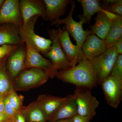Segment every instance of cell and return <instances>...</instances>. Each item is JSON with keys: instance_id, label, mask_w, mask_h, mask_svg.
<instances>
[{"instance_id": "6da1fadb", "label": "cell", "mask_w": 122, "mask_h": 122, "mask_svg": "<svg viewBox=\"0 0 122 122\" xmlns=\"http://www.w3.org/2000/svg\"><path fill=\"white\" fill-rule=\"evenodd\" d=\"M55 77L77 87L90 89L98 85L96 75L90 61L85 57L75 66L58 71Z\"/></svg>"}, {"instance_id": "7a4b0ae2", "label": "cell", "mask_w": 122, "mask_h": 122, "mask_svg": "<svg viewBox=\"0 0 122 122\" xmlns=\"http://www.w3.org/2000/svg\"><path fill=\"white\" fill-rule=\"evenodd\" d=\"M49 78V75L42 69L31 68L24 70L14 81V90L27 91L43 85Z\"/></svg>"}, {"instance_id": "3957f363", "label": "cell", "mask_w": 122, "mask_h": 122, "mask_svg": "<svg viewBox=\"0 0 122 122\" xmlns=\"http://www.w3.org/2000/svg\"><path fill=\"white\" fill-rule=\"evenodd\" d=\"M70 10L67 16L64 19H58L51 23L52 25H56L58 27L61 24L65 25L66 30L70 33L76 41V45L81 49L82 46L88 35L93 33L91 30H85L83 29V24L85 20L80 17V21L77 22L74 20L73 13L75 8V2L72 1L70 3Z\"/></svg>"}, {"instance_id": "277c9868", "label": "cell", "mask_w": 122, "mask_h": 122, "mask_svg": "<svg viewBox=\"0 0 122 122\" xmlns=\"http://www.w3.org/2000/svg\"><path fill=\"white\" fill-rule=\"evenodd\" d=\"M118 55L115 48L112 46L107 48L102 54L89 61L96 75L98 84H101L110 75Z\"/></svg>"}, {"instance_id": "5b68a950", "label": "cell", "mask_w": 122, "mask_h": 122, "mask_svg": "<svg viewBox=\"0 0 122 122\" xmlns=\"http://www.w3.org/2000/svg\"><path fill=\"white\" fill-rule=\"evenodd\" d=\"M39 17V16H35L29 19L20 27L19 34L22 41L27 40L35 49L44 55L50 50L52 41L50 39L42 37L35 33L34 26Z\"/></svg>"}, {"instance_id": "8992f818", "label": "cell", "mask_w": 122, "mask_h": 122, "mask_svg": "<svg viewBox=\"0 0 122 122\" xmlns=\"http://www.w3.org/2000/svg\"><path fill=\"white\" fill-rule=\"evenodd\" d=\"M48 34L52 44L50 50L44 55L50 59L57 71L65 70L72 67L61 46L58 29L50 30Z\"/></svg>"}, {"instance_id": "52a82bcc", "label": "cell", "mask_w": 122, "mask_h": 122, "mask_svg": "<svg viewBox=\"0 0 122 122\" xmlns=\"http://www.w3.org/2000/svg\"><path fill=\"white\" fill-rule=\"evenodd\" d=\"M77 115L92 118L96 114L99 102L89 89L77 87L74 91Z\"/></svg>"}, {"instance_id": "ba28073f", "label": "cell", "mask_w": 122, "mask_h": 122, "mask_svg": "<svg viewBox=\"0 0 122 122\" xmlns=\"http://www.w3.org/2000/svg\"><path fill=\"white\" fill-rule=\"evenodd\" d=\"M23 41L26 46V56L23 70L29 68H39L45 71L50 78L55 77L58 71L54 68L49 60L41 56L28 41L25 40Z\"/></svg>"}, {"instance_id": "9c48e42d", "label": "cell", "mask_w": 122, "mask_h": 122, "mask_svg": "<svg viewBox=\"0 0 122 122\" xmlns=\"http://www.w3.org/2000/svg\"><path fill=\"white\" fill-rule=\"evenodd\" d=\"M26 56V48L25 43L18 45L9 54L6 62V70L13 83L18 74L23 70Z\"/></svg>"}, {"instance_id": "30bf717a", "label": "cell", "mask_w": 122, "mask_h": 122, "mask_svg": "<svg viewBox=\"0 0 122 122\" xmlns=\"http://www.w3.org/2000/svg\"><path fill=\"white\" fill-rule=\"evenodd\" d=\"M101 85L107 104L116 109L122 99V83L110 75Z\"/></svg>"}, {"instance_id": "8fae6325", "label": "cell", "mask_w": 122, "mask_h": 122, "mask_svg": "<svg viewBox=\"0 0 122 122\" xmlns=\"http://www.w3.org/2000/svg\"><path fill=\"white\" fill-rule=\"evenodd\" d=\"M58 30L62 48L72 67L74 66L85 58L82 49L73 44L66 30L60 28Z\"/></svg>"}, {"instance_id": "7c38bea8", "label": "cell", "mask_w": 122, "mask_h": 122, "mask_svg": "<svg viewBox=\"0 0 122 122\" xmlns=\"http://www.w3.org/2000/svg\"><path fill=\"white\" fill-rule=\"evenodd\" d=\"M19 0H5L0 9V24H14L21 27L23 21Z\"/></svg>"}, {"instance_id": "4fadbf2b", "label": "cell", "mask_w": 122, "mask_h": 122, "mask_svg": "<svg viewBox=\"0 0 122 122\" xmlns=\"http://www.w3.org/2000/svg\"><path fill=\"white\" fill-rule=\"evenodd\" d=\"M74 94L70 95L65 97H60L48 95L41 94L37 100L45 114L48 122L59 110L61 107L71 99Z\"/></svg>"}, {"instance_id": "5bb4252c", "label": "cell", "mask_w": 122, "mask_h": 122, "mask_svg": "<svg viewBox=\"0 0 122 122\" xmlns=\"http://www.w3.org/2000/svg\"><path fill=\"white\" fill-rule=\"evenodd\" d=\"M23 25L35 16L41 17L46 20V6L42 0H20L19 2Z\"/></svg>"}, {"instance_id": "9a60e30c", "label": "cell", "mask_w": 122, "mask_h": 122, "mask_svg": "<svg viewBox=\"0 0 122 122\" xmlns=\"http://www.w3.org/2000/svg\"><path fill=\"white\" fill-rule=\"evenodd\" d=\"M107 49L105 40L100 39L93 33L88 35L81 47L85 57L89 61L102 54Z\"/></svg>"}, {"instance_id": "2e32d148", "label": "cell", "mask_w": 122, "mask_h": 122, "mask_svg": "<svg viewBox=\"0 0 122 122\" xmlns=\"http://www.w3.org/2000/svg\"><path fill=\"white\" fill-rule=\"evenodd\" d=\"M20 27L14 24H0V46L24 44L19 34Z\"/></svg>"}, {"instance_id": "e0dca14e", "label": "cell", "mask_w": 122, "mask_h": 122, "mask_svg": "<svg viewBox=\"0 0 122 122\" xmlns=\"http://www.w3.org/2000/svg\"><path fill=\"white\" fill-rule=\"evenodd\" d=\"M46 6V20L52 22L65 14L70 0H43Z\"/></svg>"}, {"instance_id": "ac0fdd59", "label": "cell", "mask_w": 122, "mask_h": 122, "mask_svg": "<svg viewBox=\"0 0 122 122\" xmlns=\"http://www.w3.org/2000/svg\"><path fill=\"white\" fill-rule=\"evenodd\" d=\"M20 111L26 122H47L48 119L45 112L37 100L26 106H23Z\"/></svg>"}, {"instance_id": "d6986e66", "label": "cell", "mask_w": 122, "mask_h": 122, "mask_svg": "<svg viewBox=\"0 0 122 122\" xmlns=\"http://www.w3.org/2000/svg\"><path fill=\"white\" fill-rule=\"evenodd\" d=\"M77 115V104L74 95L72 98L61 107L49 122H55L58 120L72 118Z\"/></svg>"}, {"instance_id": "ffe728a7", "label": "cell", "mask_w": 122, "mask_h": 122, "mask_svg": "<svg viewBox=\"0 0 122 122\" xmlns=\"http://www.w3.org/2000/svg\"><path fill=\"white\" fill-rule=\"evenodd\" d=\"M95 21V24L91 26V31L100 39L105 40L110 29L111 21L101 11L98 13Z\"/></svg>"}, {"instance_id": "44dd1931", "label": "cell", "mask_w": 122, "mask_h": 122, "mask_svg": "<svg viewBox=\"0 0 122 122\" xmlns=\"http://www.w3.org/2000/svg\"><path fill=\"white\" fill-rule=\"evenodd\" d=\"M83 9V14L82 18L85 23L89 24L92 16L96 13L102 11L100 1L97 0H78Z\"/></svg>"}, {"instance_id": "7402d4cb", "label": "cell", "mask_w": 122, "mask_h": 122, "mask_svg": "<svg viewBox=\"0 0 122 122\" xmlns=\"http://www.w3.org/2000/svg\"><path fill=\"white\" fill-rule=\"evenodd\" d=\"M122 37V16L111 21L109 32L105 39L107 48L112 47L118 39Z\"/></svg>"}, {"instance_id": "603a6c76", "label": "cell", "mask_w": 122, "mask_h": 122, "mask_svg": "<svg viewBox=\"0 0 122 122\" xmlns=\"http://www.w3.org/2000/svg\"><path fill=\"white\" fill-rule=\"evenodd\" d=\"M9 54L0 62V94H8L14 90L13 82L6 70V62Z\"/></svg>"}, {"instance_id": "cb8c5ba5", "label": "cell", "mask_w": 122, "mask_h": 122, "mask_svg": "<svg viewBox=\"0 0 122 122\" xmlns=\"http://www.w3.org/2000/svg\"><path fill=\"white\" fill-rule=\"evenodd\" d=\"M8 96L9 102L12 108L17 112L20 111L23 106L24 96L18 94L14 90L10 92Z\"/></svg>"}, {"instance_id": "d4e9b609", "label": "cell", "mask_w": 122, "mask_h": 122, "mask_svg": "<svg viewBox=\"0 0 122 122\" xmlns=\"http://www.w3.org/2000/svg\"><path fill=\"white\" fill-rule=\"evenodd\" d=\"M111 76H113L122 83V55H118L112 70Z\"/></svg>"}, {"instance_id": "484cf974", "label": "cell", "mask_w": 122, "mask_h": 122, "mask_svg": "<svg viewBox=\"0 0 122 122\" xmlns=\"http://www.w3.org/2000/svg\"><path fill=\"white\" fill-rule=\"evenodd\" d=\"M17 46L4 45L0 46V62L15 49Z\"/></svg>"}, {"instance_id": "4316f807", "label": "cell", "mask_w": 122, "mask_h": 122, "mask_svg": "<svg viewBox=\"0 0 122 122\" xmlns=\"http://www.w3.org/2000/svg\"><path fill=\"white\" fill-rule=\"evenodd\" d=\"M8 95L6 96L5 100L4 112L11 119V118L14 116L18 112L15 111L11 106L9 102Z\"/></svg>"}, {"instance_id": "83f0119b", "label": "cell", "mask_w": 122, "mask_h": 122, "mask_svg": "<svg viewBox=\"0 0 122 122\" xmlns=\"http://www.w3.org/2000/svg\"><path fill=\"white\" fill-rule=\"evenodd\" d=\"M109 12H111L120 16L122 15V0H119V1L111 6L108 7L106 10Z\"/></svg>"}, {"instance_id": "f1b7e54d", "label": "cell", "mask_w": 122, "mask_h": 122, "mask_svg": "<svg viewBox=\"0 0 122 122\" xmlns=\"http://www.w3.org/2000/svg\"><path fill=\"white\" fill-rule=\"evenodd\" d=\"M9 122H26L25 116L20 111L18 112L12 117L11 118Z\"/></svg>"}, {"instance_id": "f546056e", "label": "cell", "mask_w": 122, "mask_h": 122, "mask_svg": "<svg viewBox=\"0 0 122 122\" xmlns=\"http://www.w3.org/2000/svg\"><path fill=\"white\" fill-rule=\"evenodd\" d=\"M112 46H113L115 48L116 52L118 54L122 55V37L116 41Z\"/></svg>"}, {"instance_id": "4dcf8cb0", "label": "cell", "mask_w": 122, "mask_h": 122, "mask_svg": "<svg viewBox=\"0 0 122 122\" xmlns=\"http://www.w3.org/2000/svg\"><path fill=\"white\" fill-rule=\"evenodd\" d=\"M73 122H90L91 118L77 115L72 118Z\"/></svg>"}, {"instance_id": "1f68e13d", "label": "cell", "mask_w": 122, "mask_h": 122, "mask_svg": "<svg viewBox=\"0 0 122 122\" xmlns=\"http://www.w3.org/2000/svg\"><path fill=\"white\" fill-rule=\"evenodd\" d=\"M101 12H102L105 14V15L108 18L110 21H111L115 20L120 16V15H117V14L113 13L111 12H109L107 10H105L103 9L102 11Z\"/></svg>"}, {"instance_id": "d6a6232c", "label": "cell", "mask_w": 122, "mask_h": 122, "mask_svg": "<svg viewBox=\"0 0 122 122\" xmlns=\"http://www.w3.org/2000/svg\"><path fill=\"white\" fill-rule=\"evenodd\" d=\"M8 94H0V112H4L5 100Z\"/></svg>"}, {"instance_id": "836d02e7", "label": "cell", "mask_w": 122, "mask_h": 122, "mask_svg": "<svg viewBox=\"0 0 122 122\" xmlns=\"http://www.w3.org/2000/svg\"><path fill=\"white\" fill-rule=\"evenodd\" d=\"M10 119L4 112H0V122H9Z\"/></svg>"}, {"instance_id": "e575fe53", "label": "cell", "mask_w": 122, "mask_h": 122, "mask_svg": "<svg viewBox=\"0 0 122 122\" xmlns=\"http://www.w3.org/2000/svg\"><path fill=\"white\" fill-rule=\"evenodd\" d=\"M55 122H73V120L72 118L68 119L58 120Z\"/></svg>"}, {"instance_id": "d590c367", "label": "cell", "mask_w": 122, "mask_h": 122, "mask_svg": "<svg viewBox=\"0 0 122 122\" xmlns=\"http://www.w3.org/2000/svg\"><path fill=\"white\" fill-rule=\"evenodd\" d=\"M4 0H0V9L1 8L3 3H4Z\"/></svg>"}]
</instances>
